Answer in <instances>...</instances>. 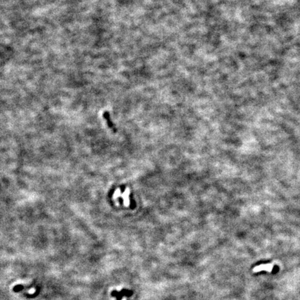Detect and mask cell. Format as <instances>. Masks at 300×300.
Returning <instances> with one entry per match:
<instances>
[{"label":"cell","instance_id":"3","mask_svg":"<svg viewBox=\"0 0 300 300\" xmlns=\"http://www.w3.org/2000/svg\"><path fill=\"white\" fill-rule=\"evenodd\" d=\"M121 292L122 293V295H123V296L131 297L133 295V292L132 290H127V289H125V288L122 289V290H121Z\"/></svg>","mask_w":300,"mask_h":300},{"label":"cell","instance_id":"2","mask_svg":"<svg viewBox=\"0 0 300 300\" xmlns=\"http://www.w3.org/2000/svg\"><path fill=\"white\" fill-rule=\"evenodd\" d=\"M111 296L115 297V298L117 299V300H121L122 299V297H124L121 291L120 292H118V291L117 290H113L112 292H111Z\"/></svg>","mask_w":300,"mask_h":300},{"label":"cell","instance_id":"4","mask_svg":"<svg viewBox=\"0 0 300 300\" xmlns=\"http://www.w3.org/2000/svg\"><path fill=\"white\" fill-rule=\"evenodd\" d=\"M24 288V286L19 284V285H16V286H15L14 287H13V291H14L15 292H20L21 290H23Z\"/></svg>","mask_w":300,"mask_h":300},{"label":"cell","instance_id":"1","mask_svg":"<svg viewBox=\"0 0 300 300\" xmlns=\"http://www.w3.org/2000/svg\"><path fill=\"white\" fill-rule=\"evenodd\" d=\"M103 117H104V118L105 119V120L106 121V122H107V124H108V126H109V128L111 129H113V131H114V132H116V129H115L114 124H113L112 120H111L109 113H108V111H105V112H104V114H103Z\"/></svg>","mask_w":300,"mask_h":300}]
</instances>
